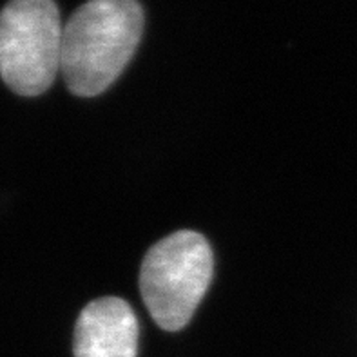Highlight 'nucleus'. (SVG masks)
<instances>
[{
  "label": "nucleus",
  "instance_id": "obj_1",
  "mask_svg": "<svg viewBox=\"0 0 357 357\" xmlns=\"http://www.w3.org/2000/svg\"><path fill=\"white\" fill-rule=\"evenodd\" d=\"M144 9L138 0H89L62 31L60 71L73 95L104 93L140 44Z\"/></svg>",
  "mask_w": 357,
  "mask_h": 357
},
{
  "label": "nucleus",
  "instance_id": "obj_2",
  "mask_svg": "<svg viewBox=\"0 0 357 357\" xmlns=\"http://www.w3.org/2000/svg\"><path fill=\"white\" fill-rule=\"evenodd\" d=\"M211 245L195 231H178L153 245L140 268V292L156 325L176 332L190 321L213 280Z\"/></svg>",
  "mask_w": 357,
  "mask_h": 357
},
{
  "label": "nucleus",
  "instance_id": "obj_3",
  "mask_svg": "<svg viewBox=\"0 0 357 357\" xmlns=\"http://www.w3.org/2000/svg\"><path fill=\"white\" fill-rule=\"evenodd\" d=\"M62 20L53 0H11L0 11V77L17 95L50 89L62 56Z\"/></svg>",
  "mask_w": 357,
  "mask_h": 357
},
{
  "label": "nucleus",
  "instance_id": "obj_4",
  "mask_svg": "<svg viewBox=\"0 0 357 357\" xmlns=\"http://www.w3.org/2000/svg\"><path fill=\"white\" fill-rule=\"evenodd\" d=\"M138 317L131 305L120 298L91 301L75 325V357H136Z\"/></svg>",
  "mask_w": 357,
  "mask_h": 357
}]
</instances>
